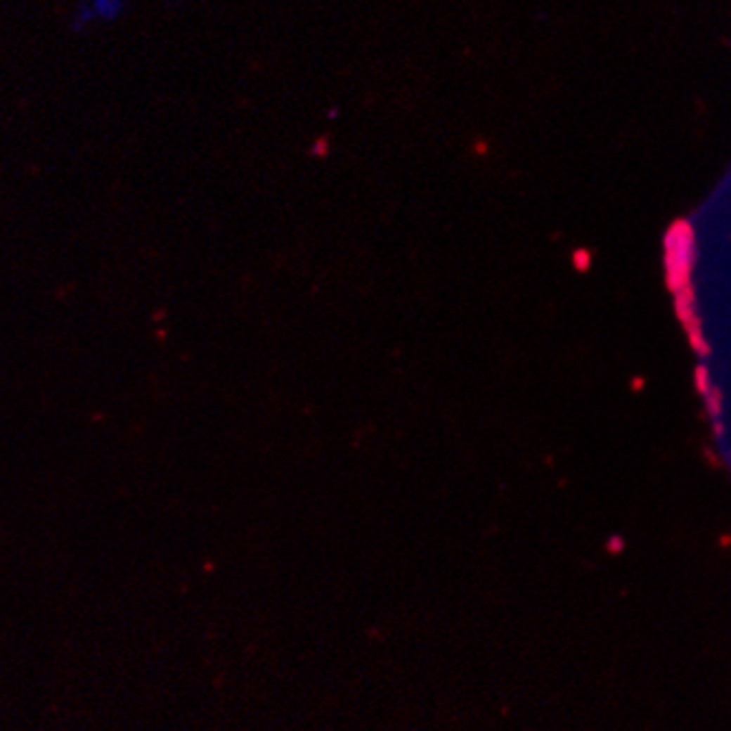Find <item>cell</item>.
Instances as JSON below:
<instances>
[{
    "label": "cell",
    "instance_id": "obj_1",
    "mask_svg": "<svg viewBox=\"0 0 731 731\" xmlns=\"http://www.w3.org/2000/svg\"><path fill=\"white\" fill-rule=\"evenodd\" d=\"M94 22H116L127 9V0H86Z\"/></svg>",
    "mask_w": 731,
    "mask_h": 731
}]
</instances>
